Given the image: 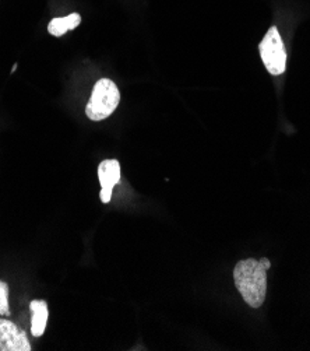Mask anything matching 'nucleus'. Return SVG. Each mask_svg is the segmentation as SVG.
Segmentation results:
<instances>
[{"mask_svg":"<svg viewBox=\"0 0 310 351\" xmlns=\"http://www.w3.org/2000/svg\"><path fill=\"white\" fill-rule=\"evenodd\" d=\"M271 263L267 258L260 261L244 259L233 269V282L245 302L252 308H260L267 295V270Z\"/></svg>","mask_w":310,"mask_h":351,"instance_id":"nucleus-1","label":"nucleus"},{"mask_svg":"<svg viewBox=\"0 0 310 351\" xmlns=\"http://www.w3.org/2000/svg\"><path fill=\"white\" fill-rule=\"evenodd\" d=\"M120 102L118 86L109 79H101L92 88L91 98L86 107V115L94 122H99L111 117Z\"/></svg>","mask_w":310,"mask_h":351,"instance_id":"nucleus-2","label":"nucleus"},{"mask_svg":"<svg viewBox=\"0 0 310 351\" xmlns=\"http://www.w3.org/2000/svg\"><path fill=\"white\" fill-rule=\"evenodd\" d=\"M261 60L272 76H280L287 67V51L277 27H271L259 45Z\"/></svg>","mask_w":310,"mask_h":351,"instance_id":"nucleus-3","label":"nucleus"},{"mask_svg":"<svg viewBox=\"0 0 310 351\" xmlns=\"http://www.w3.org/2000/svg\"><path fill=\"white\" fill-rule=\"evenodd\" d=\"M25 332L8 321L0 319V351H31Z\"/></svg>","mask_w":310,"mask_h":351,"instance_id":"nucleus-4","label":"nucleus"},{"mask_svg":"<svg viewBox=\"0 0 310 351\" xmlns=\"http://www.w3.org/2000/svg\"><path fill=\"white\" fill-rule=\"evenodd\" d=\"M98 178L101 189L114 191V186L120 181V164L118 160H105L98 167Z\"/></svg>","mask_w":310,"mask_h":351,"instance_id":"nucleus-5","label":"nucleus"},{"mask_svg":"<svg viewBox=\"0 0 310 351\" xmlns=\"http://www.w3.org/2000/svg\"><path fill=\"white\" fill-rule=\"evenodd\" d=\"M29 309L32 312L31 318V332L34 337H40L45 333L48 324V304L41 300H34L29 302Z\"/></svg>","mask_w":310,"mask_h":351,"instance_id":"nucleus-6","label":"nucleus"},{"mask_svg":"<svg viewBox=\"0 0 310 351\" xmlns=\"http://www.w3.org/2000/svg\"><path fill=\"white\" fill-rule=\"evenodd\" d=\"M81 17L79 13H72L66 17H57L53 19L48 25V32L53 37H62L67 31L75 29L80 25Z\"/></svg>","mask_w":310,"mask_h":351,"instance_id":"nucleus-7","label":"nucleus"},{"mask_svg":"<svg viewBox=\"0 0 310 351\" xmlns=\"http://www.w3.org/2000/svg\"><path fill=\"white\" fill-rule=\"evenodd\" d=\"M0 315L9 317L10 308H9V286L0 280Z\"/></svg>","mask_w":310,"mask_h":351,"instance_id":"nucleus-8","label":"nucleus"},{"mask_svg":"<svg viewBox=\"0 0 310 351\" xmlns=\"http://www.w3.org/2000/svg\"><path fill=\"white\" fill-rule=\"evenodd\" d=\"M112 197V191L109 189H101V200L102 203H109Z\"/></svg>","mask_w":310,"mask_h":351,"instance_id":"nucleus-9","label":"nucleus"},{"mask_svg":"<svg viewBox=\"0 0 310 351\" xmlns=\"http://www.w3.org/2000/svg\"><path fill=\"white\" fill-rule=\"evenodd\" d=\"M16 69H17V64H14V66H13V69H12V73H14V72H16Z\"/></svg>","mask_w":310,"mask_h":351,"instance_id":"nucleus-10","label":"nucleus"}]
</instances>
